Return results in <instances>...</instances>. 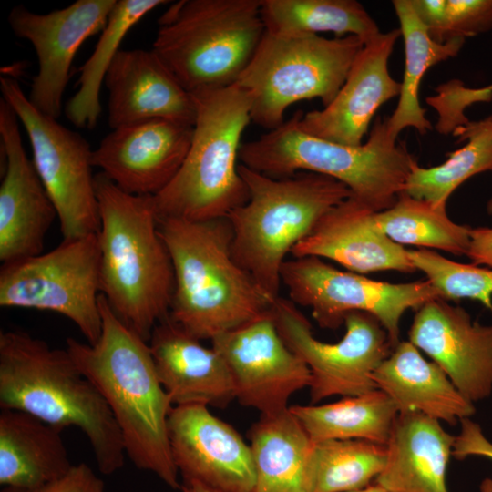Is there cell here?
I'll use <instances>...</instances> for the list:
<instances>
[{"label": "cell", "mask_w": 492, "mask_h": 492, "mask_svg": "<svg viewBox=\"0 0 492 492\" xmlns=\"http://www.w3.org/2000/svg\"><path fill=\"white\" fill-rule=\"evenodd\" d=\"M409 342L425 352L471 403L492 393V324L474 322L459 306L441 298L418 309Z\"/></svg>", "instance_id": "d6986e66"}, {"label": "cell", "mask_w": 492, "mask_h": 492, "mask_svg": "<svg viewBox=\"0 0 492 492\" xmlns=\"http://www.w3.org/2000/svg\"><path fill=\"white\" fill-rule=\"evenodd\" d=\"M492 28V0H446L444 43Z\"/></svg>", "instance_id": "8d00e7d4"}, {"label": "cell", "mask_w": 492, "mask_h": 492, "mask_svg": "<svg viewBox=\"0 0 492 492\" xmlns=\"http://www.w3.org/2000/svg\"><path fill=\"white\" fill-rule=\"evenodd\" d=\"M249 438L254 492H313L314 443L289 407L261 414Z\"/></svg>", "instance_id": "4316f807"}, {"label": "cell", "mask_w": 492, "mask_h": 492, "mask_svg": "<svg viewBox=\"0 0 492 492\" xmlns=\"http://www.w3.org/2000/svg\"><path fill=\"white\" fill-rule=\"evenodd\" d=\"M264 34L261 0H179L159 16L152 50L194 93L234 85Z\"/></svg>", "instance_id": "ba28073f"}, {"label": "cell", "mask_w": 492, "mask_h": 492, "mask_svg": "<svg viewBox=\"0 0 492 492\" xmlns=\"http://www.w3.org/2000/svg\"><path fill=\"white\" fill-rule=\"evenodd\" d=\"M351 492H388L387 490L384 489L380 486L376 485L375 483H373L369 487L357 490V491H351Z\"/></svg>", "instance_id": "7bdbcfd3"}, {"label": "cell", "mask_w": 492, "mask_h": 492, "mask_svg": "<svg viewBox=\"0 0 492 492\" xmlns=\"http://www.w3.org/2000/svg\"><path fill=\"white\" fill-rule=\"evenodd\" d=\"M480 492H492V479L489 477L485 478L479 487Z\"/></svg>", "instance_id": "ee69618b"}, {"label": "cell", "mask_w": 492, "mask_h": 492, "mask_svg": "<svg viewBox=\"0 0 492 492\" xmlns=\"http://www.w3.org/2000/svg\"><path fill=\"white\" fill-rule=\"evenodd\" d=\"M454 440L438 420L398 414L386 443L385 466L374 483L388 492H448Z\"/></svg>", "instance_id": "d4e9b609"}, {"label": "cell", "mask_w": 492, "mask_h": 492, "mask_svg": "<svg viewBox=\"0 0 492 492\" xmlns=\"http://www.w3.org/2000/svg\"><path fill=\"white\" fill-rule=\"evenodd\" d=\"M393 6L405 44V71L399 100L391 117L386 118L388 133L396 140L406 128H414L422 135L432 129L425 117L426 110L419 102V86L426 70L456 56L466 39L454 38L446 43H436L428 36L410 0H394Z\"/></svg>", "instance_id": "83f0119b"}, {"label": "cell", "mask_w": 492, "mask_h": 492, "mask_svg": "<svg viewBox=\"0 0 492 492\" xmlns=\"http://www.w3.org/2000/svg\"><path fill=\"white\" fill-rule=\"evenodd\" d=\"M265 32L279 36H356L364 44L380 33L364 5L355 0H261Z\"/></svg>", "instance_id": "f546056e"}, {"label": "cell", "mask_w": 492, "mask_h": 492, "mask_svg": "<svg viewBox=\"0 0 492 492\" xmlns=\"http://www.w3.org/2000/svg\"><path fill=\"white\" fill-rule=\"evenodd\" d=\"M0 407L27 413L61 431L78 428L104 475L124 465V442L114 416L67 349L23 331L1 332Z\"/></svg>", "instance_id": "7a4b0ae2"}, {"label": "cell", "mask_w": 492, "mask_h": 492, "mask_svg": "<svg viewBox=\"0 0 492 492\" xmlns=\"http://www.w3.org/2000/svg\"><path fill=\"white\" fill-rule=\"evenodd\" d=\"M462 148L448 154L447 159L436 167L422 168L414 163L404 193L446 208L447 199L472 176L492 171V115L469 121L453 133Z\"/></svg>", "instance_id": "1f68e13d"}, {"label": "cell", "mask_w": 492, "mask_h": 492, "mask_svg": "<svg viewBox=\"0 0 492 492\" xmlns=\"http://www.w3.org/2000/svg\"><path fill=\"white\" fill-rule=\"evenodd\" d=\"M460 432L455 436L452 456L463 460L479 456L492 460V443L484 436L480 425L469 417L460 421Z\"/></svg>", "instance_id": "74e56055"}, {"label": "cell", "mask_w": 492, "mask_h": 492, "mask_svg": "<svg viewBox=\"0 0 492 492\" xmlns=\"http://www.w3.org/2000/svg\"><path fill=\"white\" fill-rule=\"evenodd\" d=\"M13 108L0 99L1 149L5 159L0 185V261L11 263L43 252L57 218L35 165L24 149Z\"/></svg>", "instance_id": "ac0fdd59"}, {"label": "cell", "mask_w": 492, "mask_h": 492, "mask_svg": "<svg viewBox=\"0 0 492 492\" xmlns=\"http://www.w3.org/2000/svg\"><path fill=\"white\" fill-rule=\"evenodd\" d=\"M313 443L366 440L386 445L398 410L383 391L346 396L320 405L289 406Z\"/></svg>", "instance_id": "f1b7e54d"}, {"label": "cell", "mask_w": 492, "mask_h": 492, "mask_svg": "<svg viewBox=\"0 0 492 492\" xmlns=\"http://www.w3.org/2000/svg\"><path fill=\"white\" fill-rule=\"evenodd\" d=\"M281 282L290 301L310 308L322 328H338L351 312L367 313L386 331L393 349L401 342L403 314L441 298L428 280L407 283L374 281L356 272L340 271L313 256L287 260L282 267Z\"/></svg>", "instance_id": "7c38bea8"}, {"label": "cell", "mask_w": 492, "mask_h": 492, "mask_svg": "<svg viewBox=\"0 0 492 492\" xmlns=\"http://www.w3.org/2000/svg\"><path fill=\"white\" fill-rule=\"evenodd\" d=\"M31 492H105V486L92 468L80 463L61 478Z\"/></svg>", "instance_id": "f35d334b"}, {"label": "cell", "mask_w": 492, "mask_h": 492, "mask_svg": "<svg viewBox=\"0 0 492 492\" xmlns=\"http://www.w3.org/2000/svg\"><path fill=\"white\" fill-rule=\"evenodd\" d=\"M302 111L278 128L241 144V164L273 178L313 172L343 183L352 197L380 212L391 208L404 191L415 157L405 143H396L380 117L360 146L331 142L302 131Z\"/></svg>", "instance_id": "8992f818"}, {"label": "cell", "mask_w": 492, "mask_h": 492, "mask_svg": "<svg viewBox=\"0 0 492 492\" xmlns=\"http://www.w3.org/2000/svg\"><path fill=\"white\" fill-rule=\"evenodd\" d=\"M0 88L27 133L32 161L56 208L63 240L97 233L99 209L87 141L38 111L15 79L2 76Z\"/></svg>", "instance_id": "8fae6325"}, {"label": "cell", "mask_w": 492, "mask_h": 492, "mask_svg": "<svg viewBox=\"0 0 492 492\" xmlns=\"http://www.w3.org/2000/svg\"><path fill=\"white\" fill-rule=\"evenodd\" d=\"M400 29L380 32L355 56L334 99L321 110L302 113L299 127L305 133L342 145L360 146L372 119L385 102L399 96L401 82L388 70Z\"/></svg>", "instance_id": "ffe728a7"}, {"label": "cell", "mask_w": 492, "mask_h": 492, "mask_svg": "<svg viewBox=\"0 0 492 492\" xmlns=\"http://www.w3.org/2000/svg\"><path fill=\"white\" fill-rule=\"evenodd\" d=\"M112 129L162 118L193 125L195 102L151 50H119L104 79Z\"/></svg>", "instance_id": "44dd1931"}, {"label": "cell", "mask_w": 492, "mask_h": 492, "mask_svg": "<svg viewBox=\"0 0 492 492\" xmlns=\"http://www.w3.org/2000/svg\"><path fill=\"white\" fill-rule=\"evenodd\" d=\"M408 256L415 270L425 274L443 300H477L492 311L491 270L452 261L426 249L408 251Z\"/></svg>", "instance_id": "e575fe53"}, {"label": "cell", "mask_w": 492, "mask_h": 492, "mask_svg": "<svg viewBox=\"0 0 492 492\" xmlns=\"http://www.w3.org/2000/svg\"><path fill=\"white\" fill-rule=\"evenodd\" d=\"M373 380L376 389L395 403L399 415L421 414L454 425L476 411L442 368L425 360L409 341H401L393 349Z\"/></svg>", "instance_id": "cb8c5ba5"}, {"label": "cell", "mask_w": 492, "mask_h": 492, "mask_svg": "<svg viewBox=\"0 0 492 492\" xmlns=\"http://www.w3.org/2000/svg\"><path fill=\"white\" fill-rule=\"evenodd\" d=\"M286 345L311 372V403L342 395L354 396L376 389L373 374L393 351L386 331L373 315L351 312L345 333L334 343L316 339L308 319L292 301L279 297L271 308Z\"/></svg>", "instance_id": "4fadbf2b"}, {"label": "cell", "mask_w": 492, "mask_h": 492, "mask_svg": "<svg viewBox=\"0 0 492 492\" xmlns=\"http://www.w3.org/2000/svg\"><path fill=\"white\" fill-rule=\"evenodd\" d=\"M492 99L489 87L469 88L457 79L442 84L436 88V95L426 97L425 101L438 114L436 129L448 135L470 120L466 117V108L477 102H488Z\"/></svg>", "instance_id": "d590c367"}, {"label": "cell", "mask_w": 492, "mask_h": 492, "mask_svg": "<svg viewBox=\"0 0 492 492\" xmlns=\"http://www.w3.org/2000/svg\"><path fill=\"white\" fill-rule=\"evenodd\" d=\"M248 200L226 217L231 253L265 296L274 302L282 287L286 256L332 208L352 196L342 182L300 171L273 178L240 163Z\"/></svg>", "instance_id": "5b68a950"}, {"label": "cell", "mask_w": 492, "mask_h": 492, "mask_svg": "<svg viewBox=\"0 0 492 492\" xmlns=\"http://www.w3.org/2000/svg\"><path fill=\"white\" fill-rule=\"evenodd\" d=\"M381 231L398 244L435 248L454 255L467 253L470 228L452 221L446 208L404 192L389 209L376 212Z\"/></svg>", "instance_id": "d6a6232c"}, {"label": "cell", "mask_w": 492, "mask_h": 492, "mask_svg": "<svg viewBox=\"0 0 492 492\" xmlns=\"http://www.w3.org/2000/svg\"><path fill=\"white\" fill-rule=\"evenodd\" d=\"M116 0H77L68 6L36 14L15 6L8 23L15 35L35 48L38 71L28 96L44 115L57 119L73 59L81 45L105 28Z\"/></svg>", "instance_id": "9a60e30c"}, {"label": "cell", "mask_w": 492, "mask_h": 492, "mask_svg": "<svg viewBox=\"0 0 492 492\" xmlns=\"http://www.w3.org/2000/svg\"><path fill=\"white\" fill-rule=\"evenodd\" d=\"M62 431L21 411L1 409L0 484L36 490L72 468Z\"/></svg>", "instance_id": "484cf974"}, {"label": "cell", "mask_w": 492, "mask_h": 492, "mask_svg": "<svg viewBox=\"0 0 492 492\" xmlns=\"http://www.w3.org/2000/svg\"><path fill=\"white\" fill-rule=\"evenodd\" d=\"M208 407L174 405L169 413V446L182 481H198L221 492H254L250 445Z\"/></svg>", "instance_id": "2e32d148"}, {"label": "cell", "mask_w": 492, "mask_h": 492, "mask_svg": "<svg viewBox=\"0 0 492 492\" xmlns=\"http://www.w3.org/2000/svg\"><path fill=\"white\" fill-rule=\"evenodd\" d=\"M375 214L351 196L326 212L291 254L332 260L359 274L415 272L408 251L381 231Z\"/></svg>", "instance_id": "7402d4cb"}, {"label": "cell", "mask_w": 492, "mask_h": 492, "mask_svg": "<svg viewBox=\"0 0 492 492\" xmlns=\"http://www.w3.org/2000/svg\"><path fill=\"white\" fill-rule=\"evenodd\" d=\"M411 5L431 39L444 43L446 0H410Z\"/></svg>", "instance_id": "ab89813d"}, {"label": "cell", "mask_w": 492, "mask_h": 492, "mask_svg": "<svg viewBox=\"0 0 492 492\" xmlns=\"http://www.w3.org/2000/svg\"><path fill=\"white\" fill-rule=\"evenodd\" d=\"M488 87H489V88H490V89L492 90V84H491V85H489Z\"/></svg>", "instance_id": "7dc6e473"}, {"label": "cell", "mask_w": 492, "mask_h": 492, "mask_svg": "<svg viewBox=\"0 0 492 492\" xmlns=\"http://www.w3.org/2000/svg\"><path fill=\"white\" fill-rule=\"evenodd\" d=\"M196 108L188 154L172 180L153 196L158 219L226 218L248 200L239 173L241 138L251 103L238 86L191 93Z\"/></svg>", "instance_id": "52a82bcc"}, {"label": "cell", "mask_w": 492, "mask_h": 492, "mask_svg": "<svg viewBox=\"0 0 492 492\" xmlns=\"http://www.w3.org/2000/svg\"><path fill=\"white\" fill-rule=\"evenodd\" d=\"M100 226V292L130 330L149 342L169 316L172 261L159 229L153 196L128 193L103 173L95 176Z\"/></svg>", "instance_id": "3957f363"}, {"label": "cell", "mask_w": 492, "mask_h": 492, "mask_svg": "<svg viewBox=\"0 0 492 492\" xmlns=\"http://www.w3.org/2000/svg\"><path fill=\"white\" fill-rule=\"evenodd\" d=\"M386 445L366 440H326L314 443L313 492L364 489L384 470Z\"/></svg>", "instance_id": "836d02e7"}, {"label": "cell", "mask_w": 492, "mask_h": 492, "mask_svg": "<svg viewBox=\"0 0 492 492\" xmlns=\"http://www.w3.org/2000/svg\"><path fill=\"white\" fill-rule=\"evenodd\" d=\"M192 135L193 125L162 118L118 128L92 150V164L122 190L155 196L178 173Z\"/></svg>", "instance_id": "e0dca14e"}, {"label": "cell", "mask_w": 492, "mask_h": 492, "mask_svg": "<svg viewBox=\"0 0 492 492\" xmlns=\"http://www.w3.org/2000/svg\"><path fill=\"white\" fill-rule=\"evenodd\" d=\"M211 343L229 368L235 398L261 414L287 409L290 397L310 385L308 366L282 339L271 309Z\"/></svg>", "instance_id": "5bb4252c"}, {"label": "cell", "mask_w": 492, "mask_h": 492, "mask_svg": "<svg viewBox=\"0 0 492 492\" xmlns=\"http://www.w3.org/2000/svg\"><path fill=\"white\" fill-rule=\"evenodd\" d=\"M169 3L163 0H116L91 56L80 68L78 89L67 102L65 114L76 127L94 128L101 114L100 88L128 32L147 14Z\"/></svg>", "instance_id": "4dcf8cb0"}, {"label": "cell", "mask_w": 492, "mask_h": 492, "mask_svg": "<svg viewBox=\"0 0 492 492\" xmlns=\"http://www.w3.org/2000/svg\"><path fill=\"white\" fill-rule=\"evenodd\" d=\"M487 210L489 211V213H492V198L489 200L487 203Z\"/></svg>", "instance_id": "bcb514c9"}, {"label": "cell", "mask_w": 492, "mask_h": 492, "mask_svg": "<svg viewBox=\"0 0 492 492\" xmlns=\"http://www.w3.org/2000/svg\"><path fill=\"white\" fill-rule=\"evenodd\" d=\"M97 233L63 240L52 251L0 271V306L50 311L71 320L95 344L102 331Z\"/></svg>", "instance_id": "30bf717a"}, {"label": "cell", "mask_w": 492, "mask_h": 492, "mask_svg": "<svg viewBox=\"0 0 492 492\" xmlns=\"http://www.w3.org/2000/svg\"><path fill=\"white\" fill-rule=\"evenodd\" d=\"M364 42L356 36H279L265 32L234 85L251 103V120L269 130L281 126L292 104L313 98L327 107L343 87Z\"/></svg>", "instance_id": "9c48e42d"}, {"label": "cell", "mask_w": 492, "mask_h": 492, "mask_svg": "<svg viewBox=\"0 0 492 492\" xmlns=\"http://www.w3.org/2000/svg\"><path fill=\"white\" fill-rule=\"evenodd\" d=\"M1 492H31V490L22 488V487H17L6 486V487H3V488L1 489Z\"/></svg>", "instance_id": "f6af8a7d"}, {"label": "cell", "mask_w": 492, "mask_h": 492, "mask_svg": "<svg viewBox=\"0 0 492 492\" xmlns=\"http://www.w3.org/2000/svg\"><path fill=\"white\" fill-rule=\"evenodd\" d=\"M467 257L474 265L492 267V228L470 229Z\"/></svg>", "instance_id": "60d3db41"}, {"label": "cell", "mask_w": 492, "mask_h": 492, "mask_svg": "<svg viewBox=\"0 0 492 492\" xmlns=\"http://www.w3.org/2000/svg\"><path fill=\"white\" fill-rule=\"evenodd\" d=\"M102 331L95 344L67 338L66 349L100 392L120 430L125 452L139 469L180 488L168 420L173 405L161 384L149 343L116 315L99 295Z\"/></svg>", "instance_id": "6da1fadb"}, {"label": "cell", "mask_w": 492, "mask_h": 492, "mask_svg": "<svg viewBox=\"0 0 492 492\" xmlns=\"http://www.w3.org/2000/svg\"><path fill=\"white\" fill-rule=\"evenodd\" d=\"M182 492H221L203 483L194 480H183L180 485Z\"/></svg>", "instance_id": "b9f144b4"}, {"label": "cell", "mask_w": 492, "mask_h": 492, "mask_svg": "<svg viewBox=\"0 0 492 492\" xmlns=\"http://www.w3.org/2000/svg\"><path fill=\"white\" fill-rule=\"evenodd\" d=\"M149 346L161 384L173 406L226 407L235 399L229 368L213 348L167 316L153 329Z\"/></svg>", "instance_id": "603a6c76"}, {"label": "cell", "mask_w": 492, "mask_h": 492, "mask_svg": "<svg viewBox=\"0 0 492 492\" xmlns=\"http://www.w3.org/2000/svg\"><path fill=\"white\" fill-rule=\"evenodd\" d=\"M174 272L169 317L199 340L210 341L267 313L273 302L236 262L226 218L159 219Z\"/></svg>", "instance_id": "277c9868"}]
</instances>
